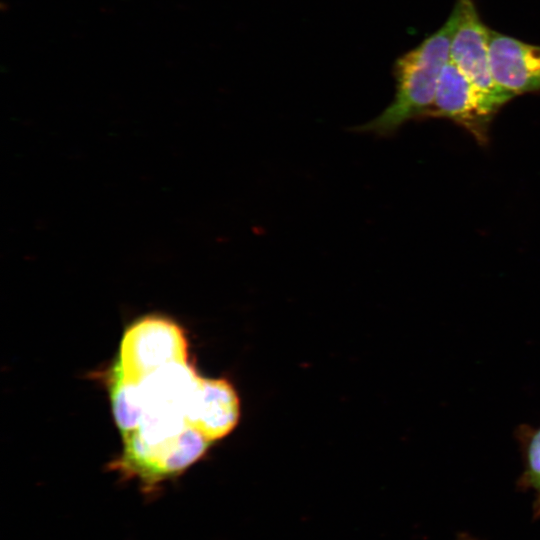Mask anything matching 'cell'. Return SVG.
Masks as SVG:
<instances>
[{
	"instance_id": "cell-12",
	"label": "cell",
	"mask_w": 540,
	"mask_h": 540,
	"mask_svg": "<svg viewBox=\"0 0 540 540\" xmlns=\"http://www.w3.org/2000/svg\"><path fill=\"white\" fill-rule=\"evenodd\" d=\"M459 540H477V539L473 538L472 536L466 533H463L459 536Z\"/></svg>"
},
{
	"instance_id": "cell-4",
	"label": "cell",
	"mask_w": 540,
	"mask_h": 540,
	"mask_svg": "<svg viewBox=\"0 0 540 540\" xmlns=\"http://www.w3.org/2000/svg\"><path fill=\"white\" fill-rule=\"evenodd\" d=\"M187 358V341L183 330L169 319L148 316L126 329L115 364L125 380L140 384L161 367L171 363H187Z\"/></svg>"
},
{
	"instance_id": "cell-5",
	"label": "cell",
	"mask_w": 540,
	"mask_h": 540,
	"mask_svg": "<svg viewBox=\"0 0 540 540\" xmlns=\"http://www.w3.org/2000/svg\"><path fill=\"white\" fill-rule=\"evenodd\" d=\"M457 22L450 44V61L470 80L497 112L513 96L495 81L490 64V29L474 0H456Z\"/></svg>"
},
{
	"instance_id": "cell-2",
	"label": "cell",
	"mask_w": 540,
	"mask_h": 540,
	"mask_svg": "<svg viewBox=\"0 0 540 540\" xmlns=\"http://www.w3.org/2000/svg\"><path fill=\"white\" fill-rule=\"evenodd\" d=\"M122 437L124 449L112 468L126 479H137L148 496L198 461L211 444L191 425L159 439H145L135 431Z\"/></svg>"
},
{
	"instance_id": "cell-10",
	"label": "cell",
	"mask_w": 540,
	"mask_h": 540,
	"mask_svg": "<svg viewBox=\"0 0 540 540\" xmlns=\"http://www.w3.org/2000/svg\"><path fill=\"white\" fill-rule=\"evenodd\" d=\"M516 435L523 461L518 485L523 490L533 491L540 482V424L521 425Z\"/></svg>"
},
{
	"instance_id": "cell-7",
	"label": "cell",
	"mask_w": 540,
	"mask_h": 540,
	"mask_svg": "<svg viewBox=\"0 0 540 540\" xmlns=\"http://www.w3.org/2000/svg\"><path fill=\"white\" fill-rule=\"evenodd\" d=\"M489 56L496 83L513 97L540 92V45L490 29Z\"/></svg>"
},
{
	"instance_id": "cell-6",
	"label": "cell",
	"mask_w": 540,
	"mask_h": 540,
	"mask_svg": "<svg viewBox=\"0 0 540 540\" xmlns=\"http://www.w3.org/2000/svg\"><path fill=\"white\" fill-rule=\"evenodd\" d=\"M497 111L450 59L439 78L427 117L452 120L480 144L488 141L490 123Z\"/></svg>"
},
{
	"instance_id": "cell-9",
	"label": "cell",
	"mask_w": 540,
	"mask_h": 540,
	"mask_svg": "<svg viewBox=\"0 0 540 540\" xmlns=\"http://www.w3.org/2000/svg\"><path fill=\"white\" fill-rule=\"evenodd\" d=\"M109 385L114 420L124 436L137 429L144 416L140 385L125 380L116 364Z\"/></svg>"
},
{
	"instance_id": "cell-8",
	"label": "cell",
	"mask_w": 540,
	"mask_h": 540,
	"mask_svg": "<svg viewBox=\"0 0 540 540\" xmlns=\"http://www.w3.org/2000/svg\"><path fill=\"white\" fill-rule=\"evenodd\" d=\"M186 419L210 442L227 435L239 419V400L223 379H200L189 401Z\"/></svg>"
},
{
	"instance_id": "cell-3",
	"label": "cell",
	"mask_w": 540,
	"mask_h": 540,
	"mask_svg": "<svg viewBox=\"0 0 540 540\" xmlns=\"http://www.w3.org/2000/svg\"><path fill=\"white\" fill-rule=\"evenodd\" d=\"M201 377L188 363L161 367L139 385L144 416L135 429L149 439L181 433L189 426L186 411Z\"/></svg>"
},
{
	"instance_id": "cell-11",
	"label": "cell",
	"mask_w": 540,
	"mask_h": 540,
	"mask_svg": "<svg viewBox=\"0 0 540 540\" xmlns=\"http://www.w3.org/2000/svg\"><path fill=\"white\" fill-rule=\"evenodd\" d=\"M533 492L535 496L534 503H533L534 515L535 517L540 519V482L537 485V487L533 490Z\"/></svg>"
},
{
	"instance_id": "cell-1",
	"label": "cell",
	"mask_w": 540,
	"mask_h": 540,
	"mask_svg": "<svg viewBox=\"0 0 540 540\" xmlns=\"http://www.w3.org/2000/svg\"><path fill=\"white\" fill-rule=\"evenodd\" d=\"M456 22L454 7L436 32L396 59L393 65L396 93L392 103L375 119L357 127L358 131L389 136L409 120L427 117L440 75L450 59Z\"/></svg>"
}]
</instances>
